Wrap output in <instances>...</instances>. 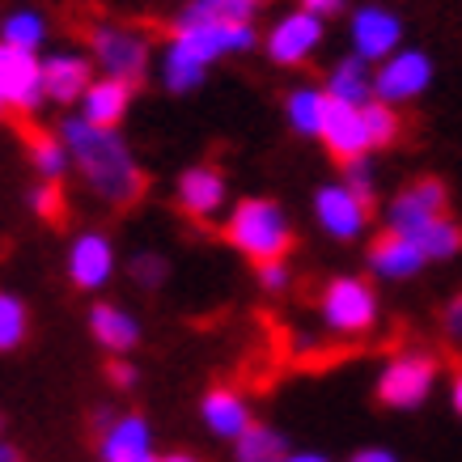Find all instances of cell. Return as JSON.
<instances>
[{"instance_id": "7402d4cb", "label": "cell", "mask_w": 462, "mask_h": 462, "mask_svg": "<svg viewBox=\"0 0 462 462\" xmlns=\"http://www.w3.org/2000/svg\"><path fill=\"white\" fill-rule=\"evenodd\" d=\"M327 111H331V98H327L322 81H297L284 94V124L301 141H319L322 124H327Z\"/></svg>"}, {"instance_id": "d6986e66", "label": "cell", "mask_w": 462, "mask_h": 462, "mask_svg": "<svg viewBox=\"0 0 462 462\" xmlns=\"http://www.w3.org/2000/svg\"><path fill=\"white\" fill-rule=\"evenodd\" d=\"M85 327H89L94 344H98L102 352H111V356H132V348H136L144 336L141 319L127 306H119V301H94Z\"/></svg>"}, {"instance_id": "6da1fadb", "label": "cell", "mask_w": 462, "mask_h": 462, "mask_svg": "<svg viewBox=\"0 0 462 462\" xmlns=\"http://www.w3.org/2000/svg\"><path fill=\"white\" fill-rule=\"evenodd\" d=\"M60 141L69 144L72 170L85 182V191L106 208H132L144 196V170L136 149L127 144L119 127H94L81 115L60 119Z\"/></svg>"}, {"instance_id": "4fadbf2b", "label": "cell", "mask_w": 462, "mask_h": 462, "mask_svg": "<svg viewBox=\"0 0 462 462\" xmlns=\"http://www.w3.org/2000/svg\"><path fill=\"white\" fill-rule=\"evenodd\" d=\"M47 102L42 89V56L0 42V111L30 115Z\"/></svg>"}, {"instance_id": "7a4b0ae2", "label": "cell", "mask_w": 462, "mask_h": 462, "mask_svg": "<svg viewBox=\"0 0 462 462\" xmlns=\"http://www.w3.org/2000/svg\"><path fill=\"white\" fill-rule=\"evenodd\" d=\"M225 242L251 259V263H267V259H289L293 251V217L284 212L281 199L272 196H242L225 212Z\"/></svg>"}, {"instance_id": "b9f144b4", "label": "cell", "mask_w": 462, "mask_h": 462, "mask_svg": "<svg viewBox=\"0 0 462 462\" xmlns=\"http://www.w3.org/2000/svg\"><path fill=\"white\" fill-rule=\"evenodd\" d=\"M162 462H204V458L191 454V449H170V454H162Z\"/></svg>"}, {"instance_id": "ee69618b", "label": "cell", "mask_w": 462, "mask_h": 462, "mask_svg": "<svg viewBox=\"0 0 462 462\" xmlns=\"http://www.w3.org/2000/svg\"><path fill=\"white\" fill-rule=\"evenodd\" d=\"M0 115H5V111H0Z\"/></svg>"}, {"instance_id": "3957f363", "label": "cell", "mask_w": 462, "mask_h": 462, "mask_svg": "<svg viewBox=\"0 0 462 462\" xmlns=\"http://www.w3.org/2000/svg\"><path fill=\"white\" fill-rule=\"evenodd\" d=\"M89 60L102 77H119V81L141 85L157 64V51L149 34L132 22H94L89 26Z\"/></svg>"}, {"instance_id": "d4e9b609", "label": "cell", "mask_w": 462, "mask_h": 462, "mask_svg": "<svg viewBox=\"0 0 462 462\" xmlns=\"http://www.w3.org/2000/svg\"><path fill=\"white\" fill-rule=\"evenodd\" d=\"M51 39V22L42 9L34 5H22V9H9V14L0 17V42H9V47H22V51H34L39 56L42 47Z\"/></svg>"}, {"instance_id": "5b68a950", "label": "cell", "mask_w": 462, "mask_h": 462, "mask_svg": "<svg viewBox=\"0 0 462 462\" xmlns=\"http://www.w3.org/2000/svg\"><path fill=\"white\" fill-rule=\"evenodd\" d=\"M319 319L331 336H369L382 319V297L369 276H331L319 293Z\"/></svg>"}, {"instance_id": "8fae6325", "label": "cell", "mask_w": 462, "mask_h": 462, "mask_svg": "<svg viewBox=\"0 0 462 462\" xmlns=\"http://www.w3.org/2000/svg\"><path fill=\"white\" fill-rule=\"evenodd\" d=\"M310 208H314V225H319L322 234L331 242H361L369 234V208L374 204H365L356 191H348L344 182H322L314 199H310Z\"/></svg>"}, {"instance_id": "1f68e13d", "label": "cell", "mask_w": 462, "mask_h": 462, "mask_svg": "<svg viewBox=\"0 0 462 462\" xmlns=\"http://www.w3.org/2000/svg\"><path fill=\"white\" fill-rule=\"evenodd\" d=\"M127 281L136 284L141 293H157L170 281V259L157 251H136L127 259Z\"/></svg>"}, {"instance_id": "7c38bea8", "label": "cell", "mask_w": 462, "mask_h": 462, "mask_svg": "<svg viewBox=\"0 0 462 462\" xmlns=\"http://www.w3.org/2000/svg\"><path fill=\"white\" fill-rule=\"evenodd\" d=\"M348 39L361 60L382 64L403 47V17L386 9V5H378V0H365V5L348 9Z\"/></svg>"}, {"instance_id": "d6a6232c", "label": "cell", "mask_w": 462, "mask_h": 462, "mask_svg": "<svg viewBox=\"0 0 462 462\" xmlns=\"http://www.w3.org/2000/svg\"><path fill=\"white\" fill-rule=\"evenodd\" d=\"M339 182H344L348 191H356L365 204H374V199H378V162H374V153L339 162Z\"/></svg>"}, {"instance_id": "f546056e", "label": "cell", "mask_w": 462, "mask_h": 462, "mask_svg": "<svg viewBox=\"0 0 462 462\" xmlns=\"http://www.w3.org/2000/svg\"><path fill=\"white\" fill-rule=\"evenodd\" d=\"M361 115H365V132H369V149H374V153L399 144V136H403L399 106H391V102H382V98H369L361 106Z\"/></svg>"}, {"instance_id": "9c48e42d", "label": "cell", "mask_w": 462, "mask_h": 462, "mask_svg": "<svg viewBox=\"0 0 462 462\" xmlns=\"http://www.w3.org/2000/svg\"><path fill=\"white\" fill-rule=\"evenodd\" d=\"M449 212V191L446 182L433 179V174H420V179L403 182L391 199H386V208H382V221L386 229L394 234H420L424 225H433L437 217H446Z\"/></svg>"}, {"instance_id": "277c9868", "label": "cell", "mask_w": 462, "mask_h": 462, "mask_svg": "<svg viewBox=\"0 0 462 462\" xmlns=\"http://www.w3.org/2000/svg\"><path fill=\"white\" fill-rule=\"evenodd\" d=\"M437 382H441V361L429 348H399L394 356H386V365L378 369L374 394L382 407L391 411H416L433 399Z\"/></svg>"}, {"instance_id": "9a60e30c", "label": "cell", "mask_w": 462, "mask_h": 462, "mask_svg": "<svg viewBox=\"0 0 462 462\" xmlns=\"http://www.w3.org/2000/svg\"><path fill=\"white\" fill-rule=\"evenodd\" d=\"M174 208L191 221H217L229 212V179L208 162L187 166L174 179Z\"/></svg>"}, {"instance_id": "603a6c76", "label": "cell", "mask_w": 462, "mask_h": 462, "mask_svg": "<svg viewBox=\"0 0 462 462\" xmlns=\"http://www.w3.org/2000/svg\"><path fill=\"white\" fill-rule=\"evenodd\" d=\"M322 89H327V98L331 102H348V106H365V102L374 98V64L361 60L356 51L348 56H339L327 77H322Z\"/></svg>"}, {"instance_id": "4dcf8cb0", "label": "cell", "mask_w": 462, "mask_h": 462, "mask_svg": "<svg viewBox=\"0 0 462 462\" xmlns=\"http://www.w3.org/2000/svg\"><path fill=\"white\" fill-rule=\"evenodd\" d=\"M30 336V310L17 293H0V352L22 348Z\"/></svg>"}, {"instance_id": "2e32d148", "label": "cell", "mask_w": 462, "mask_h": 462, "mask_svg": "<svg viewBox=\"0 0 462 462\" xmlns=\"http://www.w3.org/2000/svg\"><path fill=\"white\" fill-rule=\"evenodd\" d=\"M365 267H369V276L399 284V281H416L424 267H429V254L420 251L416 238L382 229L378 238H369V246H365Z\"/></svg>"}, {"instance_id": "5bb4252c", "label": "cell", "mask_w": 462, "mask_h": 462, "mask_svg": "<svg viewBox=\"0 0 462 462\" xmlns=\"http://www.w3.org/2000/svg\"><path fill=\"white\" fill-rule=\"evenodd\" d=\"M98 458L102 462H162L153 449V424L141 411H102L98 416Z\"/></svg>"}, {"instance_id": "484cf974", "label": "cell", "mask_w": 462, "mask_h": 462, "mask_svg": "<svg viewBox=\"0 0 462 462\" xmlns=\"http://www.w3.org/2000/svg\"><path fill=\"white\" fill-rule=\"evenodd\" d=\"M26 157H30V166H34V174L47 179V182H60L72 170L69 144L60 141V132H30L26 136Z\"/></svg>"}, {"instance_id": "e0dca14e", "label": "cell", "mask_w": 462, "mask_h": 462, "mask_svg": "<svg viewBox=\"0 0 462 462\" xmlns=\"http://www.w3.org/2000/svg\"><path fill=\"white\" fill-rule=\"evenodd\" d=\"M98 69L89 51H72V47H60V51H47L42 56V89H47V102L56 106H72V102L85 98V89L94 85Z\"/></svg>"}, {"instance_id": "ffe728a7", "label": "cell", "mask_w": 462, "mask_h": 462, "mask_svg": "<svg viewBox=\"0 0 462 462\" xmlns=\"http://www.w3.org/2000/svg\"><path fill=\"white\" fill-rule=\"evenodd\" d=\"M132 102H136V85L119 81V77H94V85L85 89V98L77 102L81 106V119H89L94 127H124V119L132 115Z\"/></svg>"}, {"instance_id": "30bf717a", "label": "cell", "mask_w": 462, "mask_h": 462, "mask_svg": "<svg viewBox=\"0 0 462 462\" xmlns=\"http://www.w3.org/2000/svg\"><path fill=\"white\" fill-rule=\"evenodd\" d=\"M64 272L77 293H102L119 276V251L106 229H81L64 251Z\"/></svg>"}, {"instance_id": "ac0fdd59", "label": "cell", "mask_w": 462, "mask_h": 462, "mask_svg": "<svg viewBox=\"0 0 462 462\" xmlns=\"http://www.w3.org/2000/svg\"><path fill=\"white\" fill-rule=\"evenodd\" d=\"M199 424L208 429V437L234 446V441L254 424L251 399H246L238 386H208L204 399H199Z\"/></svg>"}, {"instance_id": "ba28073f", "label": "cell", "mask_w": 462, "mask_h": 462, "mask_svg": "<svg viewBox=\"0 0 462 462\" xmlns=\"http://www.w3.org/2000/svg\"><path fill=\"white\" fill-rule=\"evenodd\" d=\"M437 77V64L429 51L420 47H399L394 56H386L382 64H374V98L391 102V106H407L429 94V85Z\"/></svg>"}, {"instance_id": "83f0119b", "label": "cell", "mask_w": 462, "mask_h": 462, "mask_svg": "<svg viewBox=\"0 0 462 462\" xmlns=\"http://www.w3.org/2000/svg\"><path fill=\"white\" fill-rule=\"evenodd\" d=\"M267 0H187L182 14L187 22H259Z\"/></svg>"}, {"instance_id": "60d3db41", "label": "cell", "mask_w": 462, "mask_h": 462, "mask_svg": "<svg viewBox=\"0 0 462 462\" xmlns=\"http://www.w3.org/2000/svg\"><path fill=\"white\" fill-rule=\"evenodd\" d=\"M449 407H454V416H462V369H454V378H449Z\"/></svg>"}, {"instance_id": "cb8c5ba5", "label": "cell", "mask_w": 462, "mask_h": 462, "mask_svg": "<svg viewBox=\"0 0 462 462\" xmlns=\"http://www.w3.org/2000/svg\"><path fill=\"white\" fill-rule=\"evenodd\" d=\"M157 81L166 85L170 94H196L204 77H208V64H199L179 39H166L157 47Z\"/></svg>"}, {"instance_id": "f1b7e54d", "label": "cell", "mask_w": 462, "mask_h": 462, "mask_svg": "<svg viewBox=\"0 0 462 462\" xmlns=\"http://www.w3.org/2000/svg\"><path fill=\"white\" fill-rule=\"evenodd\" d=\"M411 238L420 242V251L429 254V263H449V259H458L462 254V225L454 217H437L433 225H424L420 234H411Z\"/></svg>"}, {"instance_id": "52a82bcc", "label": "cell", "mask_w": 462, "mask_h": 462, "mask_svg": "<svg viewBox=\"0 0 462 462\" xmlns=\"http://www.w3.org/2000/svg\"><path fill=\"white\" fill-rule=\"evenodd\" d=\"M322 42H327V22L297 5V9L281 14L263 30L259 47H263L267 64H276V69H306L310 60L322 51Z\"/></svg>"}, {"instance_id": "ab89813d", "label": "cell", "mask_w": 462, "mask_h": 462, "mask_svg": "<svg viewBox=\"0 0 462 462\" xmlns=\"http://www.w3.org/2000/svg\"><path fill=\"white\" fill-rule=\"evenodd\" d=\"M276 462H331L327 454H319V449H289L284 458H276Z\"/></svg>"}, {"instance_id": "7bdbcfd3", "label": "cell", "mask_w": 462, "mask_h": 462, "mask_svg": "<svg viewBox=\"0 0 462 462\" xmlns=\"http://www.w3.org/2000/svg\"><path fill=\"white\" fill-rule=\"evenodd\" d=\"M0 462H26V458H22V449L14 441H0Z\"/></svg>"}, {"instance_id": "836d02e7", "label": "cell", "mask_w": 462, "mask_h": 462, "mask_svg": "<svg viewBox=\"0 0 462 462\" xmlns=\"http://www.w3.org/2000/svg\"><path fill=\"white\" fill-rule=\"evenodd\" d=\"M26 199H30V212H34L39 221H47V225L64 221V187H60V182L39 179L34 187H30Z\"/></svg>"}, {"instance_id": "e575fe53", "label": "cell", "mask_w": 462, "mask_h": 462, "mask_svg": "<svg viewBox=\"0 0 462 462\" xmlns=\"http://www.w3.org/2000/svg\"><path fill=\"white\" fill-rule=\"evenodd\" d=\"M254 281H259V289L267 297H281L293 284V267L284 263V259H267V263H254Z\"/></svg>"}, {"instance_id": "8992f818", "label": "cell", "mask_w": 462, "mask_h": 462, "mask_svg": "<svg viewBox=\"0 0 462 462\" xmlns=\"http://www.w3.org/2000/svg\"><path fill=\"white\" fill-rule=\"evenodd\" d=\"M170 39H179L199 64L212 69L221 60L251 56L263 42V34H259V22H187V17H174Z\"/></svg>"}, {"instance_id": "8d00e7d4", "label": "cell", "mask_w": 462, "mask_h": 462, "mask_svg": "<svg viewBox=\"0 0 462 462\" xmlns=\"http://www.w3.org/2000/svg\"><path fill=\"white\" fill-rule=\"evenodd\" d=\"M441 331H446L449 344H462V293L449 297L446 310H441Z\"/></svg>"}, {"instance_id": "4316f807", "label": "cell", "mask_w": 462, "mask_h": 462, "mask_svg": "<svg viewBox=\"0 0 462 462\" xmlns=\"http://www.w3.org/2000/svg\"><path fill=\"white\" fill-rule=\"evenodd\" d=\"M234 462H276V458H284L289 454V441H284V433L281 429H272V424H259L254 420L246 433L234 441Z\"/></svg>"}, {"instance_id": "74e56055", "label": "cell", "mask_w": 462, "mask_h": 462, "mask_svg": "<svg viewBox=\"0 0 462 462\" xmlns=\"http://www.w3.org/2000/svg\"><path fill=\"white\" fill-rule=\"evenodd\" d=\"M306 14H314V17H322V22H336V17H344L348 14V0H297Z\"/></svg>"}, {"instance_id": "d590c367", "label": "cell", "mask_w": 462, "mask_h": 462, "mask_svg": "<svg viewBox=\"0 0 462 462\" xmlns=\"http://www.w3.org/2000/svg\"><path fill=\"white\" fill-rule=\"evenodd\" d=\"M106 374H111L115 391H132V386L141 382V369L132 365V356H111V369H106Z\"/></svg>"}, {"instance_id": "44dd1931", "label": "cell", "mask_w": 462, "mask_h": 462, "mask_svg": "<svg viewBox=\"0 0 462 462\" xmlns=\"http://www.w3.org/2000/svg\"><path fill=\"white\" fill-rule=\"evenodd\" d=\"M319 141L327 144V153L336 157V162H352V157L374 153V149H369V132H365L361 106H348V102H331Z\"/></svg>"}, {"instance_id": "f35d334b", "label": "cell", "mask_w": 462, "mask_h": 462, "mask_svg": "<svg viewBox=\"0 0 462 462\" xmlns=\"http://www.w3.org/2000/svg\"><path fill=\"white\" fill-rule=\"evenodd\" d=\"M348 462H403L394 449H386V446H365V449H356Z\"/></svg>"}]
</instances>
